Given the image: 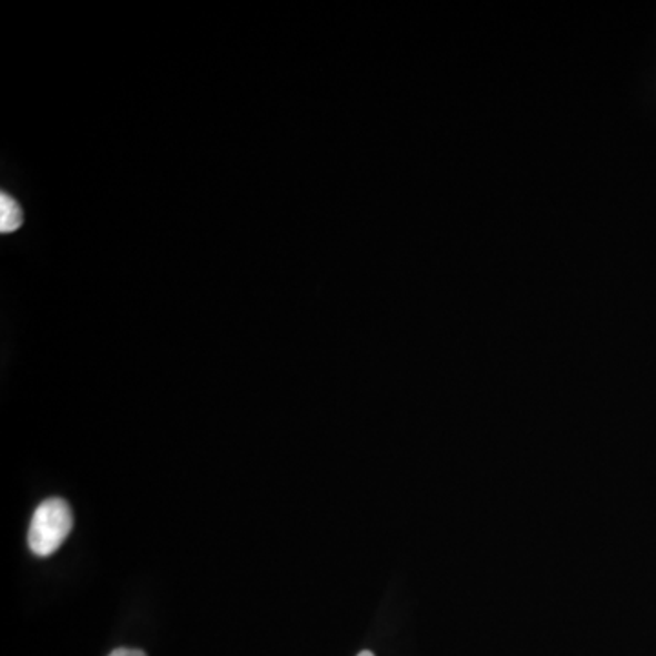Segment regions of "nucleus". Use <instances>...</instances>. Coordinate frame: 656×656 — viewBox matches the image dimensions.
<instances>
[{"instance_id":"1","label":"nucleus","mask_w":656,"mask_h":656,"mask_svg":"<svg viewBox=\"0 0 656 656\" xmlns=\"http://www.w3.org/2000/svg\"><path fill=\"white\" fill-rule=\"evenodd\" d=\"M73 527L70 505L61 498L42 501L31 518L28 544L33 555L51 556L61 549Z\"/></svg>"},{"instance_id":"2","label":"nucleus","mask_w":656,"mask_h":656,"mask_svg":"<svg viewBox=\"0 0 656 656\" xmlns=\"http://www.w3.org/2000/svg\"><path fill=\"white\" fill-rule=\"evenodd\" d=\"M24 222V213L19 202L8 193H0V232L11 233Z\"/></svg>"},{"instance_id":"3","label":"nucleus","mask_w":656,"mask_h":656,"mask_svg":"<svg viewBox=\"0 0 656 656\" xmlns=\"http://www.w3.org/2000/svg\"><path fill=\"white\" fill-rule=\"evenodd\" d=\"M108 656H147V653L141 649H128V647H119L116 652H111Z\"/></svg>"},{"instance_id":"4","label":"nucleus","mask_w":656,"mask_h":656,"mask_svg":"<svg viewBox=\"0 0 656 656\" xmlns=\"http://www.w3.org/2000/svg\"><path fill=\"white\" fill-rule=\"evenodd\" d=\"M358 656H374L370 652H361Z\"/></svg>"}]
</instances>
